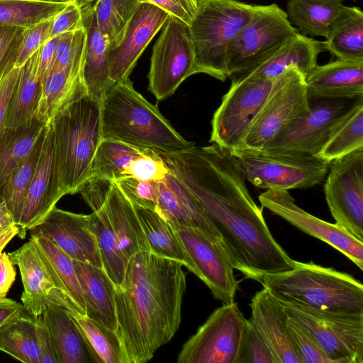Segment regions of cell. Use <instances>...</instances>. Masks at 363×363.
Segmentation results:
<instances>
[{
	"mask_svg": "<svg viewBox=\"0 0 363 363\" xmlns=\"http://www.w3.org/2000/svg\"><path fill=\"white\" fill-rule=\"evenodd\" d=\"M54 17L23 29L14 67L23 66L48 40Z\"/></svg>",
	"mask_w": 363,
	"mask_h": 363,
	"instance_id": "obj_47",
	"label": "cell"
},
{
	"mask_svg": "<svg viewBox=\"0 0 363 363\" xmlns=\"http://www.w3.org/2000/svg\"><path fill=\"white\" fill-rule=\"evenodd\" d=\"M141 0H96L93 6L99 30L109 43H116Z\"/></svg>",
	"mask_w": 363,
	"mask_h": 363,
	"instance_id": "obj_43",
	"label": "cell"
},
{
	"mask_svg": "<svg viewBox=\"0 0 363 363\" xmlns=\"http://www.w3.org/2000/svg\"><path fill=\"white\" fill-rule=\"evenodd\" d=\"M308 110L305 77L296 67H290L281 74L255 118L242 148L262 150L281 129Z\"/></svg>",
	"mask_w": 363,
	"mask_h": 363,
	"instance_id": "obj_16",
	"label": "cell"
},
{
	"mask_svg": "<svg viewBox=\"0 0 363 363\" xmlns=\"http://www.w3.org/2000/svg\"><path fill=\"white\" fill-rule=\"evenodd\" d=\"M15 266L9 253L0 254V298H6L16 279Z\"/></svg>",
	"mask_w": 363,
	"mask_h": 363,
	"instance_id": "obj_54",
	"label": "cell"
},
{
	"mask_svg": "<svg viewBox=\"0 0 363 363\" xmlns=\"http://www.w3.org/2000/svg\"><path fill=\"white\" fill-rule=\"evenodd\" d=\"M281 76L268 79L249 75L231 79V85L213 113L210 142L233 152L244 139Z\"/></svg>",
	"mask_w": 363,
	"mask_h": 363,
	"instance_id": "obj_12",
	"label": "cell"
},
{
	"mask_svg": "<svg viewBox=\"0 0 363 363\" xmlns=\"http://www.w3.org/2000/svg\"><path fill=\"white\" fill-rule=\"evenodd\" d=\"M196 73L189 26L169 16L152 49L148 90L157 100H164Z\"/></svg>",
	"mask_w": 363,
	"mask_h": 363,
	"instance_id": "obj_14",
	"label": "cell"
},
{
	"mask_svg": "<svg viewBox=\"0 0 363 363\" xmlns=\"http://www.w3.org/2000/svg\"><path fill=\"white\" fill-rule=\"evenodd\" d=\"M324 45L337 59L363 60V12L345 6L325 37Z\"/></svg>",
	"mask_w": 363,
	"mask_h": 363,
	"instance_id": "obj_34",
	"label": "cell"
},
{
	"mask_svg": "<svg viewBox=\"0 0 363 363\" xmlns=\"http://www.w3.org/2000/svg\"><path fill=\"white\" fill-rule=\"evenodd\" d=\"M85 301L86 316L116 330V286L103 268L73 260Z\"/></svg>",
	"mask_w": 363,
	"mask_h": 363,
	"instance_id": "obj_29",
	"label": "cell"
},
{
	"mask_svg": "<svg viewBox=\"0 0 363 363\" xmlns=\"http://www.w3.org/2000/svg\"><path fill=\"white\" fill-rule=\"evenodd\" d=\"M238 363H277L267 343L249 320Z\"/></svg>",
	"mask_w": 363,
	"mask_h": 363,
	"instance_id": "obj_48",
	"label": "cell"
},
{
	"mask_svg": "<svg viewBox=\"0 0 363 363\" xmlns=\"http://www.w3.org/2000/svg\"><path fill=\"white\" fill-rule=\"evenodd\" d=\"M169 17L160 8L140 3L118 41L108 47L109 77L113 84L129 78L142 53Z\"/></svg>",
	"mask_w": 363,
	"mask_h": 363,
	"instance_id": "obj_19",
	"label": "cell"
},
{
	"mask_svg": "<svg viewBox=\"0 0 363 363\" xmlns=\"http://www.w3.org/2000/svg\"><path fill=\"white\" fill-rule=\"evenodd\" d=\"M288 333L301 363H333L311 333L288 316Z\"/></svg>",
	"mask_w": 363,
	"mask_h": 363,
	"instance_id": "obj_44",
	"label": "cell"
},
{
	"mask_svg": "<svg viewBox=\"0 0 363 363\" xmlns=\"http://www.w3.org/2000/svg\"><path fill=\"white\" fill-rule=\"evenodd\" d=\"M48 122L35 116L16 128H4L0 134V188L11 172L30 154Z\"/></svg>",
	"mask_w": 363,
	"mask_h": 363,
	"instance_id": "obj_37",
	"label": "cell"
},
{
	"mask_svg": "<svg viewBox=\"0 0 363 363\" xmlns=\"http://www.w3.org/2000/svg\"><path fill=\"white\" fill-rule=\"evenodd\" d=\"M9 255L20 271L23 286L21 299L26 310L38 316L50 303L68 309L65 299L57 289L53 276L32 238Z\"/></svg>",
	"mask_w": 363,
	"mask_h": 363,
	"instance_id": "obj_22",
	"label": "cell"
},
{
	"mask_svg": "<svg viewBox=\"0 0 363 363\" xmlns=\"http://www.w3.org/2000/svg\"><path fill=\"white\" fill-rule=\"evenodd\" d=\"M280 302L287 315L311 333L333 363H363V313Z\"/></svg>",
	"mask_w": 363,
	"mask_h": 363,
	"instance_id": "obj_11",
	"label": "cell"
},
{
	"mask_svg": "<svg viewBox=\"0 0 363 363\" xmlns=\"http://www.w3.org/2000/svg\"><path fill=\"white\" fill-rule=\"evenodd\" d=\"M144 150L104 139L95 153L87 179L101 178L113 182L124 177L131 162L142 155Z\"/></svg>",
	"mask_w": 363,
	"mask_h": 363,
	"instance_id": "obj_39",
	"label": "cell"
},
{
	"mask_svg": "<svg viewBox=\"0 0 363 363\" xmlns=\"http://www.w3.org/2000/svg\"><path fill=\"white\" fill-rule=\"evenodd\" d=\"M307 96H363V60L337 59L316 65L306 77Z\"/></svg>",
	"mask_w": 363,
	"mask_h": 363,
	"instance_id": "obj_26",
	"label": "cell"
},
{
	"mask_svg": "<svg viewBox=\"0 0 363 363\" xmlns=\"http://www.w3.org/2000/svg\"><path fill=\"white\" fill-rule=\"evenodd\" d=\"M133 206L146 236L150 251L157 256L179 262L194 273L192 262L174 228L155 211Z\"/></svg>",
	"mask_w": 363,
	"mask_h": 363,
	"instance_id": "obj_35",
	"label": "cell"
},
{
	"mask_svg": "<svg viewBox=\"0 0 363 363\" xmlns=\"http://www.w3.org/2000/svg\"><path fill=\"white\" fill-rule=\"evenodd\" d=\"M67 312L82 337L91 362L128 363L116 330L86 315L69 310Z\"/></svg>",
	"mask_w": 363,
	"mask_h": 363,
	"instance_id": "obj_33",
	"label": "cell"
},
{
	"mask_svg": "<svg viewBox=\"0 0 363 363\" xmlns=\"http://www.w3.org/2000/svg\"><path fill=\"white\" fill-rule=\"evenodd\" d=\"M264 288L281 302L348 313H363V285L350 274L313 262L295 260L287 271L269 274Z\"/></svg>",
	"mask_w": 363,
	"mask_h": 363,
	"instance_id": "obj_6",
	"label": "cell"
},
{
	"mask_svg": "<svg viewBox=\"0 0 363 363\" xmlns=\"http://www.w3.org/2000/svg\"><path fill=\"white\" fill-rule=\"evenodd\" d=\"M18 233V228L6 205L0 209V254Z\"/></svg>",
	"mask_w": 363,
	"mask_h": 363,
	"instance_id": "obj_55",
	"label": "cell"
},
{
	"mask_svg": "<svg viewBox=\"0 0 363 363\" xmlns=\"http://www.w3.org/2000/svg\"><path fill=\"white\" fill-rule=\"evenodd\" d=\"M113 182L133 205L155 211L159 182H144L130 177H122Z\"/></svg>",
	"mask_w": 363,
	"mask_h": 363,
	"instance_id": "obj_46",
	"label": "cell"
},
{
	"mask_svg": "<svg viewBox=\"0 0 363 363\" xmlns=\"http://www.w3.org/2000/svg\"><path fill=\"white\" fill-rule=\"evenodd\" d=\"M258 199L263 208L282 218L303 233L331 245L363 269V242L336 223L321 220L299 207L289 190L267 189Z\"/></svg>",
	"mask_w": 363,
	"mask_h": 363,
	"instance_id": "obj_17",
	"label": "cell"
},
{
	"mask_svg": "<svg viewBox=\"0 0 363 363\" xmlns=\"http://www.w3.org/2000/svg\"><path fill=\"white\" fill-rule=\"evenodd\" d=\"M183 265L150 251L128 262L115 291L117 332L128 363H144L177 331L186 290Z\"/></svg>",
	"mask_w": 363,
	"mask_h": 363,
	"instance_id": "obj_2",
	"label": "cell"
},
{
	"mask_svg": "<svg viewBox=\"0 0 363 363\" xmlns=\"http://www.w3.org/2000/svg\"><path fill=\"white\" fill-rule=\"evenodd\" d=\"M42 315L50 331L57 363L91 362L82 337L66 308L50 303Z\"/></svg>",
	"mask_w": 363,
	"mask_h": 363,
	"instance_id": "obj_32",
	"label": "cell"
},
{
	"mask_svg": "<svg viewBox=\"0 0 363 363\" xmlns=\"http://www.w3.org/2000/svg\"><path fill=\"white\" fill-rule=\"evenodd\" d=\"M23 29L0 26V80L14 66Z\"/></svg>",
	"mask_w": 363,
	"mask_h": 363,
	"instance_id": "obj_49",
	"label": "cell"
},
{
	"mask_svg": "<svg viewBox=\"0 0 363 363\" xmlns=\"http://www.w3.org/2000/svg\"><path fill=\"white\" fill-rule=\"evenodd\" d=\"M32 238L53 276L57 289L69 311L86 315L85 301L73 260L48 238L30 232Z\"/></svg>",
	"mask_w": 363,
	"mask_h": 363,
	"instance_id": "obj_30",
	"label": "cell"
},
{
	"mask_svg": "<svg viewBox=\"0 0 363 363\" xmlns=\"http://www.w3.org/2000/svg\"><path fill=\"white\" fill-rule=\"evenodd\" d=\"M245 178L266 189H307L322 183L329 163L315 155L242 148L232 152Z\"/></svg>",
	"mask_w": 363,
	"mask_h": 363,
	"instance_id": "obj_8",
	"label": "cell"
},
{
	"mask_svg": "<svg viewBox=\"0 0 363 363\" xmlns=\"http://www.w3.org/2000/svg\"><path fill=\"white\" fill-rule=\"evenodd\" d=\"M40 48L20 67L9 104L5 128H16L29 123L35 116L43 86L38 77Z\"/></svg>",
	"mask_w": 363,
	"mask_h": 363,
	"instance_id": "obj_31",
	"label": "cell"
},
{
	"mask_svg": "<svg viewBox=\"0 0 363 363\" xmlns=\"http://www.w3.org/2000/svg\"><path fill=\"white\" fill-rule=\"evenodd\" d=\"M325 196L335 223L363 242V148L329 163Z\"/></svg>",
	"mask_w": 363,
	"mask_h": 363,
	"instance_id": "obj_15",
	"label": "cell"
},
{
	"mask_svg": "<svg viewBox=\"0 0 363 363\" xmlns=\"http://www.w3.org/2000/svg\"><path fill=\"white\" fill-rule=\"evenodd\" d=\"M250 306L249 320L266 341L277 363H301L288 333V315L281 303L263 287L252 296Z\"/></svg>",
	"mask_w": 363,
	"mask_h": 363,
	"instance_id": "obj_24",
	"label": "cell"
},
{
	"mask_svg": "<svg viewBox=\"0 0 363 363\" xmlns=\"http://www.w3.org/2000/svg\"><path fill=\"white\" fill-rule=\"evenodd\" d=\"M4 206H5V203H4V200H3L2 197H1V194H0V209H1Z\"/></svg>",
	"mask_w": 363,
	"mask_h": 363,
	"instance_id": "obj_60",
	"label": "cell"
},
{
	"mask_svg": "<svg viewBox=\"0 0 363 363\" xmlns=\"http://www.w3.org/2000/svg\"><path fill=\"white\" fill-rule=\"evenodd\" d=\"M30 231L48 238L72 260L103 268L90 214L75 213L55 206L43 222Z\"/></svg>",
	"mask_w": 363,
	"mask_h": 363,
	"instance_id": "obj_21",
	"label": "cell"
},
{
	"mask_svg": "<svg viewBox=\"0 0 363 363\" xmlns=\"http://www.w3.org/2000/svg\"><path fill=\"white\" fill-rule=\"evenodd\" d=\"M86 39L85 30L73 61L67 67L50 73L43 84L35 116L48 123L67 105L86 93L82 80Z\"/></svg>",
	"mask_w": 363,
	"mask_h": 363,
	"instance_id": "obj_25",
	"label": "cell"
},
{
	"mask_svg": "<svg viewBox=\"0 0 363 363\" xmlns=\"http://www.w3.org/2000/svg\"><path fill=\"white\" fill-rule=\"evenodd\" d=\"M19 72L20 67H13L0 80V134L5 128L9 104Z\"/></svg>",
	"mask_w": 363,
	"mask_h": 363,
	"instance_id": "obj_53",
	"label": "cell"
},
{
	"mask_svg": "<svg viewBox=\"0 0 363 363\" xmlns=\"http://www.w3.org/2000/svg\"><path fill=\"white\" fill-rule=\"evenodd\" d=\"M324 50H326L324 41L298 32L242 76L273 79L294 67L306 77L317 65L318 56Z\"/></svg>",
	"mask_w": 363,
	"mask_h": 363,
	"instance_id": "obj_27",
	"label": "cell"
},
{
	"mask_svg": "<svg viewBox=\"0 0 363 363\" xmlns=\"http://www.w3.org/2000/svg\"><path fill=\"white\" fill-rule=\"evenodd\" d=\"M309 110L294 119L261 150L316 155L340 123L358 106L363 96L308 97Z\"/></svg>",
	"mask_w": 363,
	"mask_h": 363,
	"instance_id": "obj_9",
	"label": "cell"
},
{
	"mask_svg": "<svg viewBox=\"0 0 363 363\" xmlns=\"http://www.w3.org/2000/svg\"><path fill=\"white\" fill-rule=\"evenodd\" d=\"M0 351L24 363H40L35 316L25 309L1 325Z\"/></svg>",
	"mask_w": 363,
	"mask_h": 363,
	"instance_id": "obj_38",
	"label": "cell"
},
{
	"mask_svg": "<svg viewBox=\"0 0 363 363\" xmlns=\"http://www.w3.org/2000/svg\"><path fill=\"white\" fill-rule=\"evenodd\" d=\"M60 35L48 40L40 48L38 77L42 83L45 82L54 58Z\"/></svg>",
	"mask_w": 363,
	"mask_h": 363,
	"instance_id": "obj_56",
	"label": "cell"
},
{
	"mask_svg": "<svg viewBox=\"0 0 363 363\" xmlns=\"http://www.w3.org/2000/svg\"><path fill=\"white\" fill-rule=\"evenodd\" d=\"M92 210L91 225L97 240L103 269L115 286L123 282L130 260L149 245L136 211L113 182L86 179L79 189Z\"/></svg>",
	"mask_w": 363,
	"mask_h": 363,
	"instance_id": "obj_3",
	"label": "cell"
},
{
	"mask_svg": "<svg viewBox=\"0 0 363 363\" xmlns=\"http://www.w3.org/2000/svg\"><path fill=\"white\" fill-rule=\"evenodd\" d=\"M50 123L61 191L64 196L79 193L104 140L101 101L85 93L60 111Z\"/></svg>",
	"mask_w": 363,
	"mask_h": 363,
	"instance_id": "obj_5",
	"label": "cell"
},
{
	"mask_svg": "<svg viewBox=\"0 0 363 363\" xmlns=\"http://www.w3.org/2000/svg\"><path fill=\"white\" fill-rule=\"evenodd\" d=\"M142 2L153 4L190 25L197 7V0H141Z\"/></svg>",
	"mask_w": 363,
	"mask_h": 363,
	"instance_id": "obj_51",
	"label": "cell"
},
{
	"mask_svg": "<svg viewBox=\"0 0 363 363\" xmlns=\"http://www.w3.org/2000/svg\"><path fill=\"white\" fill-rule=\"evenodd\" d=\"M44 132L45 130L30 154L11 172L0 188V194L16 224L38 164Z\"/></svg>",
	"mask_w": 363,
	"mask_h": 363,
	"instance_id": "obj_40",
	"label": "cell"
},
{
	"mask_svg": "<svg viewBox=\"0 0 363 363\" xmlns=\"http://www.w3.org/2000/svg\"><path fill=\"white\" fill-rule=\"evenodd\" d=\"M344 6L342 0H289L285 12L302 35L325 38Z\"/></svg>",
	"mask_w": 363,
	"mask_h": 363,
	"instance_id": "obj_36",
	"label": "cell"
},
{
	"mask_svg": "<svg viewBox=\"0 0 363 363\" xmlns=\"http://www.w3.org/2000/svg\"><path fill=\"white\" fill-rule=\"evenodd\" d=\"M25 309L23 304L14 300L7 298H0V326Z\"/></svg>",
	"mask_w": 363,
	"mask_h": 363,
	"instance_id": "obj_57",
	"label": "cell"
},
{
	"mask_svg": "<svg viewBox=\"0 0 363 363\" xmlns=\"http://www.w3.org/2000/svg\"><path fill=\"white\" fill-rule=\"evenodd\" d=\"M363 148V104L355 108L334 130L315 156L330 163Z\"/></svg>",
	"mask_w": 363,
	"mask_h": 363,
	"instance_id": "obj_41",
	"label": "cell"
},
{
	"mask_svg": "<svg viewBox=\"0 0 363 363\" xmlns=\"http://www.w3.org/2000/svg\"><path fill=\"white\" fill-rule=\"evenodd\" d=\"M36 338L40 363H57L50 329L43 316H35Z\"/></svg>",
	"mask_w": 363,
	"mask_h": 363,
	"instance_id": "obj_52",
	"label": "cell"
},
{
	"mask_svg": "<svg viewBox=\"0 0 363 363\" xmlns=\"http://www.w3.org/2000/svg\"><path fill=\"white\" fill-rule=\"evenodd\" d=\"M169 169L217 228L234 269L260 283L294 267L270 232L230 150L215 143L195 146L174 156Z\"/></svg>",
	"mask_w": 363,
	"mask_h": 363,
	"instance_id": "obj_1",
	"label": "cell"
},
{
	"mask_svg": "<svg viewBox=\"0 0 363 363\" xmlns=\"http://www.w3.org/2000/svg\"><path fill=\"white\" fill-rule=\"evenodd\" d=\"M255 5L238 0H197L189 26L197 73L225 81L230 43L250 19Z\"/></svg>",
	"mask_w": 363,
	"mask_h": 363,
	"instance_id": "obj_7",
	"label": "cell"
},
{
	"mask_svg": "<svg viewBox=\"0 0 363 363\" xmlns=\"http://www.w3.org/2000/svg\"><path fill=\"white\" fill-rule=\"evenodd\" d=\"M248 325L236 302L216 308L182 346L178 363H238Z\"/></svg>",
	"mask_w": 363,
	"mask_h": 363,
	"instance_id": "obj_13",
	"label": "cell"
},
{
	"mask_svg": "<svg viewBox=\"0 0 363 363\" xmlns=\"http://www.w3.org/2000/svg\"><path fill=\"white\" fill-rule=\"evenodd\" d=\"M158 189L155 211L174 228L194 230L221 242L220 234L201 203L169 170L159 182Z\"/></svg>",
	"mask_w": 363,
	"mask_h": 363,
	"instance_id": "obj_23",
	"label": "cell"
},
{
	"mask_svg": "<svg viewBox=\"0 0 363 363\" xmlns=\"http://www.w3.org/2000/svg\"><path fill=\"white\" fill-rule=\"evenodd\" d=\"M296 33L277 4L255 5L250 19L228 48L227 77L233 79L245 74Z\"/></svg>",
	"mask_w": 363,
	"mask_h": 363,
	"instance_id": "obj_10",
	"label": "cell"
},
{
	"mask_svg": "<svg viewBox=\"0 0 363 363\" xmlns=\"http://www.w3.org/2000/svg\"><path fill=\"white\" fill-rule=\"evenodd\" d=\"M26 1L48 2V3H69V2L72 1V0H26Z\"/></svg>",
	"mask_w": 363,
	"mask_h": 363,
	"instance_id": "obj_59",
	"label": "cell"
},
{
	"mask_svg": "<svg viewBox=\"0 0 363 363\" xmlns=\"http://www.w3.org/2000/svg\"><path fill=\"white\" fill-rule=\"evenodd\" d=\"M174 229L192 262L194 274L223 304L233 303L239 281L222 242L211 240L194 230Z\"/></svg>",
	"mask_w": 363,
	"mask_h": 363,
	"instance_id": "obj_18",
	"label": "cell"
},
{
	"mask_svg": "<svg viewBox=\"0 0 363 363\" xmlns=\"http://www.w3.org/2000/svg\"><path fill=\"white\" fill-rule=\"evenodd\" d=\"M81 8L86 35L83 84L87 94L101 101L114 84L109 77V43L99 29L92 4Z\"/></svg>",
	"mask_w": 363,
	"mask_h": 363,
	"instance_id": "obj_28",
	"label": "cell"
},
{
	"mask_svg": "<svg viewBox=\"0 0 363 363\" xmlns=\"http://www.w3.org/2000/svg\"><path fill=\"white\" fill-rule=\"evenodd\" d=\"M168 173L169 169L160 154L155 150L145 149L143 154L131 162L125 177L144 182H160Z\"/></svg>",
	"mask_w": 363,
	"mask_h": 363,
	"instance_id": "obj_45",
	"label": "cell"
},
{
	"mask_svg": "<svg viewBox=\"0 0 363 363\" xmlns=\"http://www.w3.org/2000/svg\"><path fill=\"white\" fill-rule=\"evenodd\" d=\"M84 27L82 8L71 1L53 19L48 40L64 33Z\"/></svg>",
	"mask_w": 363,
	"mask_h": 363,
	"instance_id": "obj_50",
	"label": "cell"
},
{
	"mask_svg": "<svg viewBox=\"0 0 363 363\" xmlns=\"http://www.w3.org/2000/svg\"><path fill=\"white\" fill-rule=\"evenodd\" d=\"M103 138L141 149L179 152L195 146L138 92L129 78L114 84L101 100Z\"/></svg>",
	"mask_w": 363,
	"mask_h": 363,
	"instance_id": "obj_4",
	"label": "cell"
},
{
	"mask_svg": "<svg viewBox=\"0 0 363 363\" xmlns=\"http://www.w3.org/2000/svg\"><path fill=\"white\" fill-rule=\"evenodd\" d=\"M63 196L55 164L53 128L48 122L38 164L17 222L19 238H25L28 230L41 223Z\"/></svg>",
	"mask_w": 363,
	"mask_h": 363,
	"instance_id": "obj_20",
	"label": "cell"
},
{
	"mask_svg": "<svg viewBox=\"0 0 363 363\" xmlns=\"http://www.w3.org/2000/svg\"><path fill=\"white\" fill-rule=\"evenodd\" d=\"M96 1V0H72V1L74 3H75L80 7H83L84 6L92 4V3L95 2Z\"/></svg>",
	"mask_w": 363,
	"mask_h": 363,
	"instance_id": "obj_58",
	"label": "cell"
},
{
	"mask_svg": "<svg viewBox=\"0 0 363 363\" xmlns=\"http://www.w3.org/2000/svg\"><path fill=\"white\" fill-rule=\"evenodd\" d=\"M67 4L0 0V26L27 28L55 16Z\"/></svg>",
	"mask_w": 363,
	"mask_h": 363,
	"instance_id": "obj_42",
	"label": "cell"
}]
</instances>
